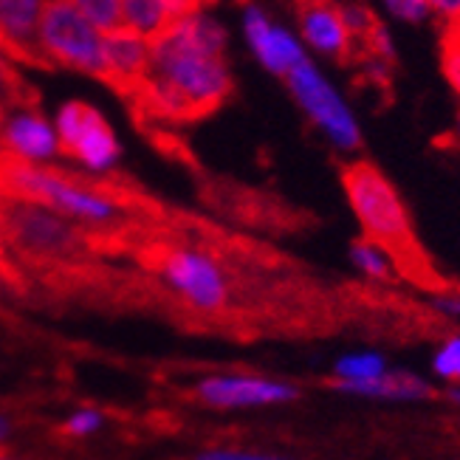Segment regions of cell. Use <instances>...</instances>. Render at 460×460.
I'll list each match as a JSON object with an SVG mask.
<instances>
[{"instance_id": "cb8c5ba5", "label": "cell", "mask_w": 460, "mask_h": 460, "mask_svg": "<svg viewBox=\"0 0 460 460\" xmlns=\"http://www.w3.org/2000/svg\"><path fill=\"white\" fill-rule=\"evenodd\" d=\"M362 46L365 51L370 54L373 63H382V66H395V59H398V51H395V40H393V31L385 26V23H376L370 29V34L362 40Z\"/></svg>"}, {"instance_id": "9a60e30c", "label": "cell", "mask_w": 460, "mask_h": 460, "mask_svg": "<svg viewBox=\"0 0 460 460\" xmlns=\"http://www.w3.org/2000/svg\"><path fill=\"white\" fill-rule=\"evenodd\" d=\"M0 142H4L12 153L29 158V162H49L51 155L59 153L57 133L46 122V116L34 111H20L14 119L4 122L0 130Z\"/></svg>"}, {"instance_id": "277c9868", "label": "cell", "mask_w": 460, "mask_h": 460, "mask_svg": "<svg viewBox=\"0 0 460 460\" xmlns=\"http://www.w3.org/2000/svg\"><path fill=\"white\" fill-rule=\"evenodd\" d=\"M342 192L345 201L362 226V234L382 240L390 249L402 252L412 246V217L402 192L390 178L370 162H356L342 167Z\"/></svg>"}, {"instance_id": "4fadbf2b", "label": "cell", "mask_w": 460, "mask_h": 460, "mask_svg": "<svg viewBox=\"0 0 460 460\" xmlns=\"http://www.w3.org/2000/svg\"><path fill=\"white\" fill-rule=\"evenodd\" d=\"M331 390L350 395V398H365V402H387V404H415V402H429L435 395V387L424 376L410 373V370H385L365 382H331Z\"/></svg>"}, {"instance_id": "7c38bea8", "label": "cell", "mask_w": 460, "mask_h": 460, "mask_svg": "<svg viewBox=\"0 0 460 460\" xmlns=\"http://www.w3.org/2000/svg\"><path fill=\"white\" fill-rule=\"evenodd\" d=\"M40 9L43 0H0V51L29 68L54 71L40 43Z\"/></svg>"}, {"instance_id": "52a82bcc", "label": "cell", "mask_w": 460, "mask_h": 460, "mask_svg": "<svg viewBox=\"0 0 460 460\" xmlns=\"http://www.w3.org/2000/svg\"><path fill=\"white\" fill-rule=\"evenodd\" d=\"M155 271L164 286L201 314H217L229 303V274L221 260L195 246H164L155 252Z\"/></svg>"}, {"instance_id": "f546056e", "label": "cell", "mask_w": 460, "mask_h": 460, "mask_svg": "<svg viewBox=\"0 0 460 460\" xmlns=\"http://www.w3.org/2000/svg\"><path fill=\"white\" fill-rule=\"evenodd\" d=\"M449 142L460 150V108L455 113V122H452V130H449Z\"/></svg>"}, {"instance_id": "ffe728a7", "label": "cell", "mask_w": 460, "mask_h": 460, "mask_svg": "<svg viewBox=\"0 0 460 460\" xmlns=\"http://www.w3.org/2000/svg\"><path fill=\"white\" fill-rule=\"evenodd\" d=\"M432 376L447 387L460 385V333H449L441 339V345L432 353Z\"/></svg>"}, {"instance_id": "d6986e66", "label": "cell", "mask_w": 460, "mask_h": 460, "mask_svg": "<svg viewBox=\"0 0 460 460\" xmlns=\"http://www.w3.org/2000/svg\"><path fill=\"white\" fill-rule=\"evenodd\" d=\"M0 102H6L17 111H34L40 105L37 88L26 83V76L17 68H12L4 51H0Z\"/></svg>"}, {"instance_id": "7a4b0ae2", "label": "cell", "mask_w": 460, "mask_h": 460, "mask_svg": "<svg viewBox=\"0 0 460 460\" xmlns=\"http://www.w3.org/2000/svg\"><path fill=\"white\" fill-rule=\"evenodd\" d=\"M0 198L49 207L74 221H83V226L105 232L113 243L130 229V221L125 217L128 207L96 190L91 175L40 167L12 150L0 153Z\"/></svg>"}, {"instance_id": "5b68a950", "label": "cell", "mask_w": 460, "mask_h": 460, "mask_svg": "<svg viewBox=\"0 0 460 460\" xmlns=\"http://www.w3.org/2000/svg\"><path fill=\"white\" fill-rule=\"evenodd\" d=\"M286 88L296 108L303 111L308 125L325 138V142L342 155H356L365 145L362 122L345 99V93L336 88L333 79L314 63V57L303 59L286 79Z\"/></svg>"}, {"instance_id": "ac0fdd59", "label": "cell", "mask_w": 460, "mask_h": 460, "mask_svg": "<svg viewBox=\"0 0 460 460\" xmlns=\"http://www.w3.org/2000/svg\"><path fill=\"white\" fill-rule=\"evenodd\" d=\"M385 370H390L385 353L370 350V348H358V350H348L336 358L331 367V382H365V378H373Z\"/></svg>"}, {"instance_id": "ba28073f", "label": "cell", "mask_w": 460, "mask_h": 460, "mask_svg": "<svg viewBox=\"0 0 460 460\" xmlns=\"http://www.w3.org/2000/svg\"><path fill=\"white\" fill-rule=\"evenodd\" d=\"M195 398L215 410H260L294 404L303 398V390L288 378L257 373H212L195 385Z\"/></svg>"}, {"instance_id": "9c48e42d", "label": "cell", "mask_w": 460, "mask_h": 460, "mask_svg": "<svg viewBox=\"0 0 460 460\" xmlns=\"http://www.w3.org/2000/svg\"><path fill=\"white\" fill-rule=\"evenodd\" d=\"M57 142L59 153L88 164L91 170H111L116 164L119 138L108 119L88 102H66L57 113Z\"/></svg>"}, {"instance_id": "2e32d148", "label": "cell", "mask_w": 460, "mask_h": 460, "mask_svg": "<svg viewBox=\"0 0 460 460\" xmlns=\"http://www.w3.org/2000/svg\"><path fill=\"white\" fill-rule=\"evenodd\" d=\"M348 257H350V266L362 277L373 279V283H393V279H398L395 249H390L382 240H373L367 234L356 237L348 249Z\"/></svg>"}, {"instance_id": "8992f818", "label": "cell", "mask_w": 460, "mask_h": 460, "mask_svg": "<svg viewBox=\"0 0 460 460\" xmlns=\"http://www.w3.org/2000/svg\"><path fill=\"white\" fill-rule=\"evenodd\" d=\"M40 43L54 66L88 74L108 85L105 34L74 6V0H43L40 9Z\"/></svg>"}, {"instance_id": "6da1fadb", "label": "cell", "mask_w": 460, "mask_h": 460, "mask_svg": "<svg viewBox=\"0 0 460 460\" xmlns=\"http://www.w3.org/2000/svg\"><path fill=\"white\" fill-rule=\"evenodd\" d=\"M229 31L209 14L192 12L150 40V68L125 93L138 116L192 122L221 108L234 91L229 68Z\"/></svg>"}, {"instance_id": "44dd1931", "label": "cell", "mask_w": 460, "mask_h": 460, "mask_svg": "<svg viewBox=\"0 0 460 460\" xmlns=\"http://www.w3.org/2000/svg\"><path fill=\"white\" fill-rule=\"evenodd\" d=\"M74 6L102 34L122 29V0H74Z\"/></svg>"}, {"instance_id": "30bf717a", "label": "cell", "mask_w": 460, "mask_h": 460, "mask_svg": "<svg viewBox=\"0 0 460 460\" xmlns=\"http://www.w3.org/2000/svg\"><path fill=\"white\" fill-rule=\"evenodd\" d=\"M240 29H243V40L260 68L277 79H286L303 59L311 57L296 29L279 23L263 4H254V0L243 4Z\"/></svg>"}, {"instance_id": "d6a6232c", "label": "cell", "mask_w": 460, "mask_h": 460, "mask_svg": "<svg viewBox=\"0 0 460 460\" xmlns=\"http://www.w3.org/2000/svg\"><path fill=\"white\" fill-rule=\"evenodd\" d=\"M0 130H4V108H0Z\"/></svg>"}, {"instance_id": "5bb4252c", "label": "cell", "mask_w": 460, "mask_h": 460, "mask_svg": "<svg viewBox=\"0 0 460 460\" xmlns=\"http://www.w3.org/2000/svg\"><path fill=\"white\" fill-rule=\"evenodd\" d=\"M105 57H108V71L111 79L108 85L125 96L145 79L150 68V37L136 34L130 29H113L105 34Z\"/></svg>"}, {"instance_id": "484cf974", "label": "cell", "mask_w": 460, "mask_h": 460, "mask_svg": "<svg viewBox=\"0 0 460 460\" xmlns=\"http://www.w3.org/2000/svg\"><path fill=\"white\" fill-rule=\"evenodd\" d=\"M192 460H296L288 455H271V452H252V449H204L198 452Z\"/></svg>"}, {"instance_id": "f1b7e54d", "label": "cell", "mask_w": 460, "mask_h": 460, "mask_svg": "<svg viewBox=\"0 0 460 460\" xmlns=\"http://www.w3.org/2000/svg\"><path fill=\"white\" fill-rule=\"evenodd\" d=\"M99 427H102V415H99L96 410H79V412H74L71 418H68V424H66V429L71 432V435H91V432H96Z\"/></svg>"}, {"instance_id": "3957f363", "label": "cell", "mask_w": 460, "mask_h": 460, "mask_svg": "<svg viewBox=\"0 0 460 460\" xmlns=\"http://www.w3.org/2000/svg\"><path fill=\"white\" fill-rule=\"evenodd\" d=\"M0 237L34 266L66 269L102 252L99 232L31 201L0 198Z\"/></svg>"}, {"instance_id": "83f0119b", "label": "cell", "mask_w": 460, "mask_h": 460, "mask_svg": "<svg viewBox=\"0 0 460 460\" xmlns=\"http://www.w3.org/2000/svg\"><path fill=\"white\" fill-rule=\"evenodd\" d=\"M429 308L449 323H460V291H438L429 296Z\"/></svg>"}, {"instance_id": "836d02e7", "label": "cell", "mask_w": 460, "mask_h": 460, "mask_svg": "<svg viewBox=\"0 0 460 460\" xmlns=\"http://www.w3.org/2000/svg\"><path fill=\"white\" fill-rule=\"evenodd\" d=\"M0 460H9V457H0Z\"/></svg>"}, {"instance_id": "e0dca14e", "label": "cell", "mask_w": 460, "mask_h": 460, "mask_svg": "<svg viewBox=\"0 0 460 460\" xmlns=\"http://www.w3.org/2000/svg\"><path fill=\"white\" fill-rule=\"evenodd\" d=\"M175 23L164 0H122V26L145 34V37H158L164 29Z\"/></svg>"}, {"instance_id": "7402d4cb", "label": "cell", "mask_w": 460, "mask_h": 460, "mask_svg": "<svg viewBox=\"0 0 460 460\" xmlns=\"http://www.w3.org/2000/svg\"><path fill=\"white\" fill-rule=\"evenodd\" d=\"M385 9V14L395 23H404V26H424L432 20L429 14V4L427 0H378Z\"/></svg>"}, {"instance_id": "4dcf8cb0", "label": "cell", "mask_w": 460, "mask_h": 460, "mask_svg": "<svg viewBox=\"0 0 460 460\" xmlns=\"http://www.w3.org/2000/svg\"><path fill=\"white\" fill-rule=\"evenodd\" d=\"M9 435H12V421H9L4 412H0V444H4Z\"/></svg>"}, {"instance_id": "4316f807", "label": "cell", "mask_w": 460, "mask_h": 460, "mask_svg": "<svg viewBox=\"0 0 460 460\" xmlns=\"http://www.w3.org/2000/svg\"><path fill=\"white\" fill-rule=\"evenodd\" d=\"M432 20L444 26V31L460 26V0H427Z\"/></svg>"}, {"instance_id": "1f68e13d", "label": "cell", "mask_w": 460, "mask_h": 460, "mask_svg": "<svg viewBox=\"0 0 460 460\" xmlns=\"http://www.w3.org/2000/svg\"><path fill=\"white\" fill-rule=\"evenodd\" d=\"M444 395L449 398L452 404H457V407H460V385H455V387H447V393H444Z\"/></svg>"}, {"instance_id": "d4e9b609", "label": "cell", "mask_w": 460, "mask_h": 460, "mask_svg": "<svg viewBox=\"0 0 460 460\" xmlns=\"http://www.w3.org/2000/svg\"><path fill=\"white\" fill-rule=\"evenodd\" d=\"M339 6H342V17H345L350 34L356 37V43H362V40L370 34V29L378 23L373 9L367 4H362V0H339Z\"/></svg>"}, {"instance_id": "e575fe53", "label": "cell", "mask_w": 460, "mask_h": 460, "mask_svg": "<svg viewBox=\"0 0 460 460\" xmlns=\"http://www.w3.org/2000/svg\"><path fill=\"white\" fill-rule=\"evenodd\" d=\"M457 29H460V26H457Z\"/></svg>"}, {"instance_id": "603a6c76", "label": "cell", "mask_w": 460, "mask_h": 460, "mask_svg": "<svg viewBox=\"0 0 460 460\" xmlns=\"http://www.w3.org/2000/svg\"><path fill=\"white\" fill-rule=\"evenodd\" d=\"M441 74L452 93L460 99V29L444 31V46H441Z\"/></svg>"}, {"instance_id": "8fae6325", "label": "cell", "mask_w": 460, "mask_h": 460, "mask_svg": "<svg viewBox=\"0 0 460 460\" xmlns=\"http://www.w3.org/2000/svg\"><path fill=\"white\" fill-rule=\"evenodd\" d=\"M296 34L311 57L328 59V63H345L358 46L345 23L339 0H299Z\"/></svg>"}]
</instances>
